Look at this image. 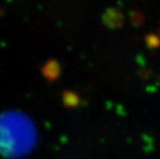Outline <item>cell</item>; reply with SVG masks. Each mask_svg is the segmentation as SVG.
<instances>
[{
  "instance_id": "6da1fadb",
  "label": "cell",
  "mask_w": 160,
  "mask_h": 159,
  "mask_svg": "<svg viewBox=\"0 0 160 159\" xmlns=\"http://www.w3.org/2000/svg\"><path fill=\"white\" fill-rule=\"evenodd\" d=\"M37 139V127L27 114L18 109L0 113V154L23 156L35 148Z\"/></svg>"
}]
</instances>
